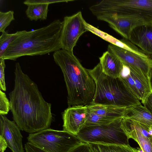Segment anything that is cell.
Segmentation results:
<instances>
[{"mask_svg":"<svg viewBox=\"0 0 152 152\" xmlns=\"http://www.w3.org/2000/svg\"><path fill=\"white\" fill-rule=\"evenodd\" d=\"M15 85L9 94L14 121L20 130L30 134L48 129L53 120L51 104L43 97L36 84L16 63Z\"/></svg>","mask_w":152,"mask_h":152,"instance_id":"obj_1","label":"cell"},{"mask_svg":"<svg viewBox=\"0 0 152 152\" xmlns=\"http://www.w3.org/2000/svg\"><path fill=\"white\" fill-rule=\"evenodd\" d=\"M53 56L63 74L69 107L90 104L96 85L88 69L83 66L73 51L61 49L54 52Z\"/></svg>","mask_w":152,"mask_h":152,"instance_id":"obj_2","label":"cell"},{"mask_svg":"<svg viewBox=\"0 0 152 152\" xmlns=\"http://www.w3.org/2000/svg\"><path fill=\"white\" fill-rule=\"evenodd\" d=\"M61 28L62 22L57 19L36 30L21 31L1 58L15 61L23 56L42 55L61 50Z\"/></svg>","mask_w":152,"mask_h":152,"instance_id":"obj_3","label":"cell"},{"mask_svg":"<svg viewBox=\"0 0 152 152\" xmlns=\"http://www.w3.org/2000/svg\"><path fill=\"white\" fill-rule=\"evenodd\" d=\"M88 70L96 85L94 95L90 104L126 108L141 104L140 100L120 77L113 78L105 75L99 63Z\"/></svg>","mask_w":152,"mask_h":152,"instance_id":"obj_4","label":"cell"},{"mask_svg":"<svg viewBox=\"0 0 152 152\" xmlns=\"http://www.w3.org/2000/svg\"><path fill=\"white\" fill-rule=\"evenodd\" d=\"M91 10L96 17L118 16L152 25V0H103Z\"/></svg>","mask_w":152,"mask_h":152,"instance_id":"obj_5","label":"cell"},{"mask_svg":"<svg viewBox=\"0 0 152 152\" xmlns=\"http://www.w3.org/2000/svg\"><path fill=\"white\" fill-rule=\"evenodd\" d=\"M28 142L47 152H68L84 143L68 132L48 128L29 134Z\"/></svg>","mask_w":152,"mask_h":152,"instance_id":"obj_6","label":"cell"},{"mask_svg":"<svg viewBox=\"0 0 152 152\" xmlns=\"http://www.w3.org/2000/svg\"><path fill=\"white\" fill-rule=\"evenodd\" d=\"M123 118L107 125L84 126L77 136L83 142L104 144L128 145L129 139L121 126Z\"/></svg>","mask_w":152,"mask_h":152,"instance_id":"obj_7","label":"cell"},{"mask_svg":"<svg viewBox=\"0 0 152 152\" xmlns=\"http://www.w3.org/2000/svg\"><path fill=\"white\" fill-rule=\"evenodd\" d=\"M86 23L81 11L64 18L60 38L62 49L73 51L80 37L87 31Z\"/></svg>","mask_w":152,"mask_h":152,"instance_id":"obj_8","label":"cell"},{"mask_svg":"<svg viewBox=\"0 0 152 152\" xmlns=\"http://www.w3.org/2000/svg\"><path fill=\"white\" fill-rule=\"evenodd\" d=\"M120 77L143 104L148 95L152 91L149 77L137 68L123 64Z\"/></svg>","mask_w":152,"mask_h":152,"instance_id":"obj_9","label":"cell"},{"mask_svg":"<svg viewBox=\"0 0 152 152\" xmlns=\"http://www.w3.org/2000/svg\"><path fill=\"white\" fill-rule=\"evenodd\" d=\"M121 127L128 139L136 141L143 152H152L151 127L123 118Z\"/></svg>","mask_w":152,"mask_h":152,"instance_id":"obj_10","label":"cell"},{"mask_svg":"<svg viewBox=\"0 0 152 152\" xmlns=\"http://www.w3.org/2000/svg\"><path fill=\"white\" fill-rule=\"evenodd\" d=\"M88 113L87 105L69 107L62 113L63 130L77 135L85 126Z\"/></svg>","mask_w":152,"mask_h":152,"instance_id":"obj_11","label":"cell"},{"mask_svg":"<svg viewBox=\"0 0 152 152\" xmlns=\"http://www.w3.org/2000/svg\"><path fill=\"white\" fill-rule=\"evenodd\" d=\"M107 50L117 57L123 64L137 68L149 77L152 59L143 57L111 44L108 45Z\"/></svg>","mask_w":152,"mask_h":152,"instance_id":"obj_12","label":"cell"},{"mask_svg":"<svg viewBox=\"0 0 152 152\" xmlns=\"http://www.w3.org/2000/svg\"><path fill=\"white\" fill-rule=\"evenodd\" d=\"M20 130L14 121L0 115V135L4 138L12 152H24Z\"/></svg>","mask_w":152,"mask_h":152,"instance_id":"obj_13","label":"cell"},{"mask_svg":"<svg viewBox=\"0 0 152 152\" xmlns=\"http://www.w3.org/2000/svg\"><path fill=\"white\" fill-rule=\"evenodd\" d=\"M128 40L152 57V25L142 24L131 31Z\"/></svg>","mask_w":152,"mask_h":152,"instance_id":"obj_14","label":"cell"},{"mask_svg":"<svg viewBox=\"0 0 152 152\" xmlns=\"http://www.w3.org/2000/svg\"><path fill=\"white\" fill-rule=\"evenodd\" d=\"M99 20L107 23L110 27L128 40L132 30L136 27L142 24L141 22L124 17L116 15H100L96 17Z\"/></svg>","mask_w":152,"mask_h":152,"instance_id":"obj_15","label":"cell"},{"mask_svg":"<svg viewBox=\"0 0 152 152\" xmlns=\"http://www.w3.org/2000/svg\"><path fill=\"white\" fill-rule=\"evenodd\" d=\"M86 26L87 31L91 32L111 44L143 57H146L147 56L146 54L142 50L128 39L124 38L121 40L118 39L87 22L86 23Z\"/></svg>","mask_w":152,"mask_h":152,"instance_id":"obj_16","label":"cell"},{"mask_svg":"<svg viewBox=\"0 0 152 152\" xmlns=\"http://www.w3.org/2000/svg\"><path fill=\"white\" fill-rule=\"evenodd\" d=\"M99 59L102 70L105 75L113 78L120 77L123 64L117 57L107 50Z\"/></svg>","mask_w":152,"mask_h":152,"instance_id":"obj_17","label":"cell"},{"mask_svg":"<svg viewBox=\"0 0 152 152\" xmlns=\"http://www.w3.org/2000/svg\"><path fill=\"white\" fill-rule=\"evenodd\" d=\"M123 118L152 126V113L141 104L127 107Z\"/></svg>","mask_w":152,"mask_h":152,"instance_id":"obj_18","label":"cell"},{"mask_svg":"<svg viewBox=\"0 0 152 152\" xmlns=\"http://www.w3.org/2000/svg\"><path fill=\"white\" fill-rule=\"evenodd\" d=\"M87 105L88 110L92 112L114 120L123 118L126 108L101 104H90Z\"/></svg>","mask_w":152,"mask_h":152,"instance_id":"obj_19","label":"cell"},{"mask_svg":"<svg viewBox=\"0 0 152 152\" xmlns=\"http://www.w3.org/2000/svg\"><path fill=\"white\" fill-rule=\"evenodd\" d=\"M49 4H39L28 5L26 11L27 17L31 20H46Z\"/></svg>","mask_w":152,"mask_h":152,"instance_id":"obj_20","label":"cell"},{"mask_svg":"<svg viewBox=\"0 0 152 152\" xmlns=\"http://www.w3.org/2000/svg\"><path fill=\"white\" fill-rule=\"evenodd\" d=\"M115 120L95 114L88 109V115L84 126H97L108 124Z\"/></svg>","mask_w":152,"mask_h":152,"instance_id":"obj_21","label":"cell"},{"mask_svg":"<svg viewBox=\"0 0 152 152\" xmlns=\"http://www.w3.org/2000/svg\"><path fill=\"white\" fill-rule=\"evenodd\" d=\"M21 33V31L9 34L6 32L2 33L0 37V58L11 42Z\"/></svg>","mask_w":152,"mask_h":152,"instance_id":"obj_22","label":"cell"},{"mask_svg":"<svg viewBox=\"0 0 152 152\" xmlns=\"http://www.w3.org/2000/svg\"><path fill=\"white\" fill-rule=\"evenodd\" d=\"M14 12L10 10L6 12H0V32L2 33L5 32V29L15 20Z\"/></svg>","mask_w":152,"mask_h":152,"instance_id":"obj_23","label":"cell"},{"mask_svg":"<svg viewBox=\"0 0 152 152\" xmlns=\"http://www.w3.org/2000/svg\"><path fill=\"white\" fill-rule=\"evenodd\" d=\"M10 110V101L4 92L0 90V115H5Z\"/></svg>","mask_w":152,"mask_h":152,"instance_id":"obj_24","label":"cell"},{"mask_svg":"<svg viewBox=\"0 0 152 152\" xmlns=\"http://www.w3.org/2000/svg\"><path fill=\"white\" fill-rule=\"evenodd\" d=\"M73 0H26L23 2V4L27 5L33 4H51L67 2L68 1H73Z\"/></svg>","mask_w":152,"mask_h":152,"instance_id":"obj_25","label":"cell"},{"mask_svg":"<svg viewBox=\"0 0 152 152\" xmlns=\"http://www.w3.org/2000/svg\"><path fill=\"white\" fill-rule=\"evenodd\" d=\"M5 67V60L0 58V89L4 91L6 90L4 79V69Z\"/></svg>","mask_w":152,"mask_h":152,"instance_id":"obj_26","label":"cell"},{"mask_svg":"<svg viewBox=\"0 0 152 152\" xmlns=\"http://www.w3.org/2000/svg\"><path fill=\"white\" fill-rule=\"evenodd\" d=\"M143 104L152 113V91L148 95Z\"/></svg>","mask_w":152,"mask_h":152,"instance_id":"obj_27","label":"cell"},{"mask_svg":"<svg viewBox=\"0 0 152 152\" xmlns=\"http://www.w3.org/2000/svg\"><path fill=\"white\" fill-rule=\"evenodd\" d=\"M7 147L6 141L2 136L0 135V152H4Z\"/></svg>","mask_w":152,"mask_h":152,"instance_id":"obj_28","label":"cell"},{"mask_svg":"<svg viewBox=\"0 0 152 152\" xmlns=\"http://www.w3.org/2000/svg\"><path fill=\"white\" fill-rule=\"evenodd\" d=\"M149 80L151 88L152 90V62L149 75Z\"/></svg>","mask_w":152,"mask_h":152,"instance_id":"obj_29","label":"cell"},{"mask_svg":"<svg viewBox=\"0 0 152 152\" xmlns=\"http://www.w3.org/2000/svg\"><path fill=\"white\" fill-rule=\"evenodd\" d=\"M152 128V126L151 127Z\"/></svg>","mask_w":152,"mask_h":152,"instance_id":"obj_30","label":"cell"}]
</instances>
